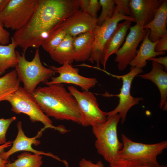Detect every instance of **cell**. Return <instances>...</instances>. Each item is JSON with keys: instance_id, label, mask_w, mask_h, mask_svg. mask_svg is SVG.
<instances>
[{"instance_id": "cell-1", "label": "cell", "mask_w": 167, "mask_h": 167, "mask_svg": "<svg viewBox=\"0 0 167 167\" xmlns=\"http://www.w3.org/2000/svg\"><path fill=\"white\" fill-rule=\"evenodd\" d=\"M70 15L68 6L62 0H38L30 20L11 37L24 53L30 47L38 49L49 33Z\"/></svg>"}, {"instance_id": "cell-2", "label": "cell", "mask_w": 167, "mask_h": 167, "mask_svg": "<svg viewBox=\"0 0 167 167\" xmlns=\"http://www.w3.org/2000/svg\"><path fill=\"white\" fill-rule=\"evenodd\" d=\"M31 94L49 117L80 124L81 114L76 101L63 84L38 87Z\"/></svg>"}, {"instance_id": "cell-3", "label": "cell", "mask_w": 167, "mask_h": 167, "mask_svg": "<svg viewBox=\"0 0 167 167\" xmlns=\"http://www.w3.org/2000/svg\"><path fill=\"white\" fill-rule=\"evenodd\" d=\"M121 119L118 114L107 117L103 122L92 126L96 139L95 145L98 153L110 164L114 165L118 161V154L123 146L118 138L117 126Z\"/></svg>"}, {"instance_id": "cell-4", "label": "cell", "mask_w": 167, "mask_h": 167, "mask_svg": "<svg viewBox=\"0 0 167 167\" xmlns=\"http://www.w3.org/2000/svg\"><path fill=\"white\" fill-rule=\"evenodd\" d=\"M18 63L15 67L18 77L24 84V89L32 94L41 83L45 84L56 72L50 68H46L42 64L40 58L39 49L35 50L32 60H27L25 53L21 54L16 50Z\"/></svg>"}, {"instance_id": "cell-5", "label": "cell", "mask_w": 167, "mask_h": 167, "mask_svg": "<svg viewBox=\"0 0 167 167\" xmlns=\"http://www.w3.org/2000/svg\"><path fill=\"white\" fill-rule=\"evenodd\" d=\"M4 101L10 103L11 110L15 113L27 115L32 122H41L44 125L42 128L44 131L50 128L61 133L67 132L63 126H55L52 125V121L43 113L31 94L27 92L23 88L20 86L16 91L6 97Z\"/></svg>"}, {"instance_id": "cell-6", "label": "cell", "mask_w": 167, "mask_h": 167, "mask_svg": "<svg viewBox=\"0 0 167 167\" xmlns=\"http://www.w3.org/2000/svg\"><path fill=\"white\" fill-rule=\"evenodd\" d=\"M38 3V0H10L0 14V21L5 28L19 30L30 20Z\"/></svg>"}, {"instance_id": "cell-7", "label": "cell", "mask_w": 167, "mask_h": 167, "mask_svg": "<svg viewBox=\"0 0 167 167\" xmlns=\"http://www.w3.org/2000/svg\"><path fill=\"white\" fill-rule=\"evenodd\" d=\"M68 89L77 102L81 114L80 124L82 126H92L106 121V112L100 109L96 98L93 93L88 90L80 92L73 86H68Z\"/></svg>"}, {"instance_id": "cell-8", "label": "cell", "mask_w": 167, "mask_h": 167, "mask_svg": "<svg viewBox=\"0 0 167 167\" xmlns=\"http://www.w3.org/2000/svg\"><path fill=\"white\" fill-rule=\"evenodd\" d=\"M122 20L136 22L133 17L122 14L116 8L111 18L101 25H98L95 30L92 50L88 61L92 64L96 63L97 67L100 68V63L102 64L106 45L119 22Z\"/></svg>"}, {"instance_id": "cell-9", "label": "cell", "mask_w": 167, "mask_h": 167, "mask_svg": "<svg viewBox=\"0 0 167 167\" xmlns=\"http://www.w3.org/2000/svg\"><path fill=\"white\" fill-rule=\"evenodd\" d=\"M121 139L123 146L118 154V161L140 159L158 163V156L167 148V140L145 144L133 141L123 134Z\"/></svg>"}, {"instance_id": "cell-10", "label": "cell", "mask_w": 167, "mask_h": 167, "mask_svg": "<svg viewBox=\"0 0 167 167\" xmlns=\"http://www.w3.org/2000/svg\"><path fill=\"white\" fill-rule=\"evenodd\" d=\"M143 72L142 68L131 66L130 71L127 73L122 75H113L117 78L121 79L122 81V85L119 94L113 95L105 93L103 95L105 96H117L119 99V103L117 106L113 110L106 112L107 117L118 114L120 116L122 123H123L129 110L143 100L142 97H133L130 92L133 79L138 74Z\"/></svg>"}, {"instance_id": "cell-11", "label": "cell", "mask_w": 167, "mask_h": 167, "mask_svg": "<svg viewBox=\"0 0 167 167\" xmlns=\"http://www.w3.org/2000/svg\"><path fill=\"white\" fill-rule=\"evenodd\" d=\"M143 25L139 23L130 28V31L125 41L117 53L115 61L121 71L124 70L130 62L135 57L137 49L140 41L145 36L148 29L143 28Z\"/></svg>"}, {"instance_id": "cell-12", "label": "cell", "mask_w": 167, "mask_h": 167, "mask_svg": "<svg viewBox=\"0 0 167 167\" xmlns=\"http://www.w3.org/2000/svg\"><path fill=\"white\" fill-rule=\"evenodd\" d=\"M59 75L51 77V80L45 84L47 85L63 83L72 84L81 87L83 90H88L94 87L98 82L95 78H87L79 74V69L73 67L71 64L66 63L60 67L48 66Z\"/></svg>"}, {"instance_id": "cell-13", "label": "cell", "mask_w": 167, "mask_h": 167, "mask_svg": "<svg viewBox=\"0 0 167 167\" xmlns=\"http://www.w3.org/2000/svg\"><path fill=\"white\" fill-rule=\"evenodd\" d=\"M18 131L15 139L12 142V145L11 149L7 151H4L0 154L1 158L4 160H8L9 157L18 152L26 151L32 152L39 155H45L51 157L57 160L62 162L65 166L68 165V163L65 161L61 160L58 156L50 153H46L44 152L39 151L34 149L32 145L37 146L40 141L37 139L40 138L42 134L43 130L42 129L35 137L29 138L26 136L22 129V122L19 121L17 124Z\"/></svg>"}, {"instance_id": "cell-14", "label": "cell", "mask_w": 167, "mask_h": 167, "mask_svg": "<svg viewBox=\"0 0 167 167\" xmlns=\"http://www.w3.org/2000/svg\"><path fill=\"white\" fill-rule=\"evenodd\" d=\"M98 22L97 19L79 10L56 27L61 28L67 34L74 37L83 33L94 31L98 26Z\"/></svg>"}, {"instance_id": "cell-15", "label": "cell", "mask_w": 167, "mask_h": 167, "mask_svg": "<svg viewBox=\"0 0 167 167\" xmlns=\"http://www.w3.org/2000/svg\"><path fill=\"white\" fill-rule=\"evenodd\" d=\"M164 0H130L132 16L143 26L153 19Z\"/></svg>"}, {"instance_id": "cell-16", "label": "cell", "mask_w": 167, "mask_h": 167, "mask_svg": "<svg viewBox=\"0 0 167 167\" xmlns=\"http://www.w3.org/2000/svg\"><path fill=\"white\" fill-rule=\"evenodd\" d=\"M152 68L148 73L137 76L153 82L158 88L161 96L160 107L161 109L167 104V73L164 66L154 61L152 62Z\"/></svg>"}, {"instance_id": "cell-17", "label": "cell", "mask_w": 167, "mask_h": 167, "mask_svg": "<svg viewBox=\"0 0 167 167\" xmlns=\"http://www.w3.org/2000/svg\"><path fill=\"white\" fill-rule=\"evenodd\" d=\"M167 0H164L157 10L152 20L143 27L150 30L148 38L155 42L161 37L167 34Z\"/></svg>"}, {"instance_id": "cell-18", "label": "cell", "mask_w": 167, "mask_h": 167, "mask_svg": "<svg viewBox=\"0 0 167 167\" xmlns=\"http://www.w3.org/2000/svg\"><path fill=\"white\" fill-rule=\"evenodd\" d=\"M131 21L125 20L123 22L118 24L104 50L102 64L104 70L109 57L113 54H116L124 42L127 31L131 26Z\"/></svg>"}, {"instance_id": "cell-19", "label": "cell", "mask_w": 167, "mask_h": 167, "mask_svg": "<svg viewBox=\"0 0 167 167\" xmlns=\"http://www.w3.org/2000/svg\"><path fill=\"white\" fill-rule=\"evenodd\" d=\"M94 31L83 33L73 37L75 61L84 62L88 60L92 49Z\"/></svg>"}, {"instance_id": "cell-20", "label": "cell", "mask_w": 167, "mask_h": 167, "mask_svg": "<svg viewBox=\"0 0 167 167\" xmlns=\"http://www.w3.org/2000/svg\"><path fill=\"white\" fill-rule=\"evenodd\" d=\"M149 33L150 30L148 29L136 56L129 63L131 66L142 69L146 66L147 61L149 59L165 54V51L157 52L155 51V46L158 41L155 42L151 41L148 38Z\"/></svg>"}, {"instance_id": "cell-21", "label": "cell", "mask_w": 167, "mask_h": 167, "mask_svg": "<svg viewBox=\"0 0 167 167\" xmlns=\"http://www.w3.org/2000/svg\"><path fill=\"white\" fill-rule=\"evenodd\" d=\"M73 40V37L67 34L57 47L49 52L52 59L62 65L66 63L71 64L75 58Z\"/></svg>"}, {"instance_id": "cell-22", "label": "cell", "mask_w": 167, "mask_h": 167, "mask_svg": "<svg viewBox=\"0 0 167 167\" xmlns=\"http://www.w3.org/2000/svg\"><path fill=\"white\" fill-rule=\"evenodd\" d=\"M11 43L7 45H0V76L10 68L15 67L18 63L15 48L18 46L11 37Z\"/></svg>"}, {"instance_id": "cell-23", "label": "cell", "mask_w": 167, "mask_h": 167, "mask_svg": "<svg viewBox=\"0 0 167 167\" xmlns=\"http://www.w3.org/2000/svg\"><path fill=\"white\" fill-rule=\"evenodd\" d=\"M20 83L15 70L0 77V102L16 91L20 87Z\"/></svg>"}, {"instance_id": "cell-24", "label": "cell", "mask_w": 167, "mask_h": 167, "mask_svg": "<svg viewBox=\"0 0 167 167\" xmlns=\"http://www.w3.org/2000/svg\"><path fill=\"white\" fill-rule=\"evenodd\" d=\"M42 157L41 155L24 152L19 155L13 162L6 164V167H41Z\"/></svg>"}, {"instance_id": "cell-25", "label": "cell", "mask_w": 167, "mask_h": 167, "mask_svg": "<svg viewBox=\"0 0 167 167\" xmlns=\"http://www.w3.org/2000/svg\"><path fill=\"white\" fill-rule=\"evenodd\" d=\"M67 34L61 28L56 27L49 34L41 46L46 51L49 52L57 47Z\"/></svg>"}, {"instance_id": "cell-26", "label": "cell", "mask_w": 167, "mask_h": 167, "mask_svg": "<svg viewBox=\"0 0 167 167\" xmlns=\"http://www.w3.org/2000/svg\"><path fill=\"white\" fill-rule=\"evenodd\" d=\"M99 1L102 8L101 14L97 19L98 25L100 26L111 18L116 6L114 0H100Z\"/></svg>"}, {"instance_id": "cell-27", "label": "cell", "mask_w": 167, "mask_h": 167, "mask_svg": "<svg viewBox=\"0 0 167 167\" xmlns=\"http://www.w3.org/2000/svg\"><path fill=\"white\" fill-rule=\"evenodd\" d=\"M16 119L15 116L4 119L0 118V145L6 142V135L10 124Z\"/></svg>"}, {"instance_id": "cell-28", "label": "cell", "mask_w": 167, "mask_h": 167, "mask_svg": "<svg viewBox=\"0 0 167 167\" xmlns=\"http://www.w3.org/2000/svg\"><path fill=\"white\" fill-rule=\"evenodd\" d=\"M114 1L116 8L120 13L124 15L132 17L130 0H114Z\"/></svg>"}, {"instance_id": "cell-29", "label": "cell", "mask_w": 167, "mask_h": 167, "mask_svg": "<svg viewBox=\"0 0 167 167\" xmlns=\"http://www.w3.org/2000/svg\"><path fill=\"white\" fill-rule=\"evenodd\" d=\"M101 5L98 0H89L88 14L91 17L96 18H97V13L99 10Z\"/></svg>"}, {"instance_id": "cell-30", "label": "cell", "mask_w": 167, "mask_h": 167, "mask_svg": "<svg viewBox=\"0 0 167 167\" xmlns=\"http://www.w3.org/2000/svg\"><path fill=\"white\" fill-rule=\"evenodd\" d=\"M10 34L3 28V26L0 21V45H6L10 42Z\"/></svg>"}, {"instance_id": "cell-31", "label": "cell", "mask_w": 167, "mask_h": 167, "mask_svg": "<svg viewBox=\"0 0 167 167\" xmlns=\"http://www.w3.org/2000/svg\"><path fill=\"white\" fill-rule=\"evenodd\" d=\"M155 49L157 52L166 51L167 50V34L161 37L159 39Z\"/></svg>"}, {"instance_id": "cell-32", "label": "cell", "mask_w": 167, "mask_h": 167, "mask_svg": "<svg viewBox=\"0 0 167 167\" xmlns=\"http://www.w3.org/2000/svg\"><path fill=\"white\" fill-rule=\"evenodd\" d=\"M79 167H104L101 161H99L96 163L92 161L82 158L79 163Z\"/></svg>"}, {"instance_id": "cell-33", "label": "cell", "mask_w": 167, "mask_h": 167, "mask_svg": "<svg viewBox=\"0 0 167 167\" xmlns=\"http://www.w3.org/2000/svg\"><path fill=\"white\" fill-rule=\"evenodd\" d=\"M12 144V142L9 141L3 144L0 145V167H6V164L10 161L8 160H3L1 157L0 154L4 151L6 148L11 146Z\"/></svg>"}, {"instance_id": "cell-34", "label": "cell", "mask_w": 167, "mask_h": 167, "mask_svg": "<svg viewBox=\"0 0 167 167\" xmlns=\"http://www.w3.org/2000/svg\"><path fill=\"white\" fill-rule=\"evenodd\" d=\"M148 60L152 61H154L163 66L165 68L164 70L165 71H167V56L164 57H160L159 58H156L155 57L151 58L149 59Z\"/></svg>"}, {"instance_id": "cell-35", "label": "cell", "mask_w": 167, "mask_h": 167, "mask_svg": "<svg viewBox=\"0 0 167 167\" xmlns=\"http://www.w3.org/2000/svg\"><path fill=\"white\" fill-rule=\"evenodd\" d=\"M79 10L84 13L88 14L89 0H78Z\"/></svg>"}, {"instance_id": "cell-36", "label": "cell", "mask_w": 167, "mask_h": 167, "mask_svg": "<svg viewBox=\"0 0 167 167\" xmlns=\"http://www.w3.org/2000/svg\"><path fill=\"white\" fill-rule=\"evenodd\" d=\"M10 0H0V14L4 9Z\"/></svg>"}]
</instances>
